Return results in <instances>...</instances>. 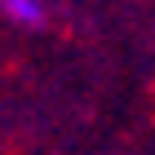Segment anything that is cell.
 Segmentation results:
<instances>
[{
	"label": "cell",
	"instance_id": "cell-1",
	"mask_svg": "<svg viewBox=\"0 0 155 155\" xmlns=\"http://www.w3.org/2000/svg\"><path fill=\"white\" fill-rule=\"evenodd\" d=\"M0 9H5V18H9L13 27H27V31L45 27V18H49L45 0H0Z\"/></svg>",
	"mask_w": 155,
	"mask_h": 155
}]
</instances>
